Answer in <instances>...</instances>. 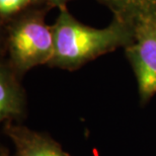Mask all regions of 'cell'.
<instances>
[{
  "label": "cell",
  "mask_w": 156,
  "mask_h": 156,
  "mask_svg": "<svg viewBox=\"0 0 156 156\" xmlns=\"http://www.w3.org/2000/svg\"><path fill=\"white\" fill-rule=\"evenodd\" d=\"M5 49L7 61L17 75L40 65H49L55 51L52 26L45 21V10L29 9L8 21Z\"/></svg>",
  "instance_id": "7a4b0ae2"
},
{
  "label": "cell",
  "mask_w": 156,
  "mask_h": 156,
  "mask_svg": "<svg viewBox=\"0 0 156 156\" xmlns=\"http://www.w3.org/2000/svg\"><path fill=\"white\" fill-rule=\"evenodd\" d=\"M0 156H11V155H10V153H9L8 149L2 146L1 149H0Z\"/></svg>",
  "instance_id": "9c48e42d"
},
{
  "label": "cell",
  "mask_w": 156,
  "mask_h": 156,
  "mask_svg": "<svg viewBox=\"0 0 156 156\" xmlns=\"http://www.w3.org/2000/svg\"><path fill=\"white\" fill-rule=\"evenodd\" d=\"M125 53L137 78L141 102L146 104L156 94V20L136 24L134 41Z\"/></svg>",
  "instance_id": "3957f363"
},
{
  "label": "cell",
  "mask_w": 156,
  "mask_h": 156,
  "mask_svg": "<svg viewBox=\"0 0 156 156\" xmlns=\"http://www.w3.org/2000/svg\"><path fill=\"white\" fill-rule=\"evenodd\" d=\"M3 132L14 146L13 156H72L48 134L20 124H4Z\"/></svg>",
  "instance_id": "277c9868"
},
{
  "label": "cell",
  "mask_w": 156,
  "mask_h": 156,
  "mask_svg": "<svg viewBox=\"0 0 156 156\" xmlns=\"http://www.w3.org/2000/svg\"><path fill=\"white\" fill-rule=\"evenodd\" d=\"M113 12L114 18L135 26L140 21L156 20V0H98Z\"/></svg>",
  "instance_id": "8992f818"
},
{
  "label": "cell",
  "mask_w": 156,
  "mask_h": 156,
  "mask_svg": "<svg viewBox=\"0 0 156 156\" xmlns=\"http://www.w3.org/2000/svg\"><path fill=\"white\" fill-rule=\"evenodd\" d=\"M26 110L20 77L5 60L0 65V121L4 124L20 122L26 117Z\"/></svg>",
  "instance_id": "5b68a950"
},
{
  "label": "cell",
  "mask_w": 156,
  "mask_h": 156,
  "mask_svg": "<svg viewBox=\"0 0 156 156\" xmlns=\"http://www.w3.org/2000/svg\"><path fill=\"white\" fill-rule=\"evenodd\" d=\"M52 27L55 51L48 66L69 71L118 48H126L135 35V27L117 18L104 29L88 27L74 18L67 8L61 9Z\"/></svg>",
  "instance_id": "6da1fadb"
},
{
  "label": "cell",
  "mask_w": 156,
  "mask_h": 156,
  "mask_svg": "<svg viewBox=\"0 0 156 156\" xmlns=\"http://www.w3.org/2000/svg\"><path fill=\"white\" fill-rule=\"evenodd\" d=\"M40 3H43L42 0H0L1 21L8 23Z\"/></svg>",
  "instance_id": "52a82bcc"
},
{
  "label": "cell",
  "mask_w": 156,
  "mask_h": 156,
  "mask_svg": "<svg viewBox=\"0 0 156 156\" xmlns=\"http://www.w3.org/2000/svg\"><path fill=\"white\" fill-rule=\"evenodd\" d=\"M43 3H46L50 7H57L59 10L67 8V3L72 0H42Z\"/></svg>",
  "instance_id": "ba28073f"
}]
</instances>
